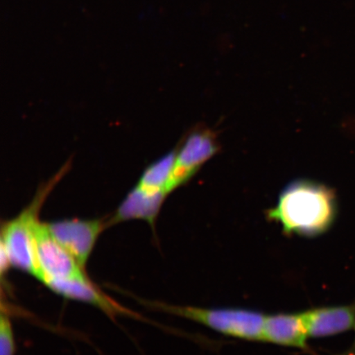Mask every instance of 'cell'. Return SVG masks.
I'll return each mask as SVG.
<instances>
[{"instance_id": "6da1fadb", "label": "cell", "mask_w": 355, "mask_h": 355, "mask_svg": "<svg viewBox=\"0 0 355 355\" xmlns=\"http://www.w3.org/2000/svg\"><path fill=\"white\" fill-rule=\"evenodd\" d=\"M335 191L309 180L291 182L279 194L276 207L266 212L287 235L319 236L331 228L336 216Z\"/></svg>"}, {"instance_id": "7a4b0ae2", "label": "cell", "mask_w": 355, "mask_h": 355, "mask_svg": "<svg viewBox=\"0 0 355 355\" xmlns=\"http://www.w3.org/2000/svg\"><path fill=\"white\" fill-rule=\"evenodd\" d=\"M66 166L59 174L42 186L35 197L15 219L3 225L1 233V247L7 252L11 266L28 273L38 279L40 269L37 254L35 229L40 221L39 211L48 194L67 171Z\"/></svg>"}, {"instance_id": "3957f363", "label": "cell", "mask_w": 355, "mask_h": 355, "mask_svg": "<svg viewBox=\"0 0 355 355\" xmlns=\"http://www.w3.org/2000/svg\"><path fill=\"white\" fill-rule=\"evenodd\" d=\"M166 312L202 324L217 332L246 340H263L265 315L243 309H203L162 305Z\"/></svg>"}, {"instance_id": "277c9868", "label": "cell", "mask_w": 355, "mask_h": 355, "mask_svg": "<svg viewBox=\"0 0 355 355\" xmlns=\"http://www.w3.org/2000/svg\"><path fill=\"white\" fill-rule=\"evenodd\" d=\"M218 150L215 132L209 128L198 127L191 132L177 152L175 166L167 185L168 194L187 183Z\"/></svg>"}, {"instance_id": "5b68a950", "label": "cell", "mask_w": 355, "mask_h": 355, "mask_svg": "<svg viewBox=\"0 0 355 355\" xmlns=\"http://www.w3.org/2000/svg\"><path fill=\"white\" fill-rule=\"evenodd\" d=\"M39 281L86 277L83 268L64 246L56 241L46 223L39 221L35 229Z\"/></svg>"}, {"instance_id": "8992f818", "label": "cell", "mask_w": 355, "mask_h": 355, "mask_svg": "<svg viewBox=\"0 0 355 355\" xmlns=\"http://www.w3.org/2000/svg\"><path fill=\"white\" fill-rule=\"evenodd\" d=\"M46 224L49 232L83 268L100 234L108 227L103 219H66Z\"/></svg>"}, {"instance_id": "52a82bcc", "label": "cell", "mask_w": 355, "mask_h": 355, "mask_svg": "<svg viewBox=\"0 0 355 355\" xmlns=\"http://www.w3.org/2000/svg\"><path fill=\"white\" fill-rule=\"evenodd\" d=\"M303 314L309 338L340 334L355 327V304L317 308Z\"/></svg>"}, {"instance_id": "ba28073f", "label": "cell", "mask_w": 355, "mask_h": 355, "mask_svg": "<svg viewBox=\"0 0 355 355\" xmlns=\"http://www.w3.org/2000/svg\"><path fill=\"white\" fill-rule=\"evenodd\" d=\"M307 327L303 313L265 316L263 340L299 349L307 347Z\"/></svg>"}, {"instance_id": "9c48e42d", "label": "cell", "mask_w": 355, "mask_h": 355, "mask_svg": "<svg viewBox=\"0 0 355 355\" xmlns=\"http://www.w3.org/2000/svg\"><path fill=\"white\" fill-rule=\"evenodd\" d=\"M167 195L166 193L145 192L136 186L123 199L116 211L107 221L108 227L131 220H143L154 227Z\"/></svg>"}, {"instance_id": "30bf717a", "label": "cell", "mask_w": 355, "mask_h": 355, "mask_svg": "<svg viewBox=\"0 0 355 355\" xmlns=\"http://www.w3.org/2000/svg\"><path fill=\"white\" fill-rule=\"evenodd\" d=\"M55 294L64 298L90 304L106 313L115 314L123 312L116 304L96 288L88 278L50 279L44 284Z\"/></svg>"}, {"instance_id": "8fae6325", "label": "cell", "mask_w": 355, "mask_h": 355, "mask_svg": "<svg viewBox=\"0 0 355 355\" xmlns=\"http://www.w3.org/2000/svg\"><path fill=\"white\" fill-rule=\"evenodd\" d=\"M177 150H173L146 168L137 187L150 193H167V185L174 168Z\"/></svg>"}, {"instance_id": "7c38bea8", "label": "cell", "mask_w": 355, "mask_h": 355, "mask_svg": "<svg viewBox=\"0 0 355 355\" xmlns=\"http://www.w3.org/2000/svg\"><path fill=\"white\" fill-rule=\"evenodd\" d=\"M15 340L8 315L2 310L0 317V355H15Z\"/></svg>"}, {"instance_id": "4fadbf2b", "label": "cell", "mask_w": 355, "mask_h": 355, "mask_svg": "<svg viewBox=\"0 0 355 355\" xmlns=\"http://www.w3.org/2000/svg\"><path fill=\"white\" fill-rule=\"evenodd\" d=\"M339 355H354L352 352H346V353H344V354H339Z\"/></svg>"}]
</instances>
